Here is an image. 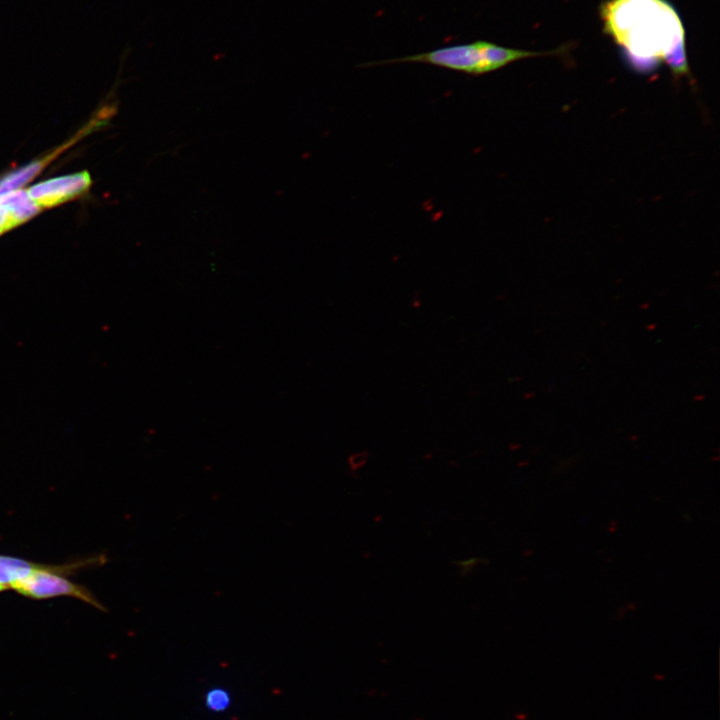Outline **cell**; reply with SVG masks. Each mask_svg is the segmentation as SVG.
Here are the masks:
<instances>
[{
  "mask_svg": "<svg viewBox=\"0 0 720 720\" xmlns=\"http://www.w3.org/2000/svg\"><path fill=\"white\" fill-rule=\"evenodd\" d=\"M553 53L555 52L519 50L504 47L489 41L478 40L472 43L441 47L399 58L369 62L360 66L369 67L396 63H424L467 75L479 76L496 71L518 60Z\"/></svg>",
  "mask_w": 720,
  "mask_h": 720,
  "instance_id": "2",
  "label": "cell"
},
{
  "mask_svg": "<svg viewBox=\"0 0 720 720\" xmlns=\"http://www.w3.org/2000/svg\"><path fill=\"white\" fill-rule=\"evenodd\" d=\"M205 703L209 710L222 712L230 705L229 693L220 687L213 688L207 692Z\"/></svg>",
  "mask_w": 720,
  "mask_h": 720,
  "instance_id": "7",
  "label": "cell"
},
{
  "mask_svg": "<svg viewBox=\"0 0 720 720\" xmlns=\"http://www.w3.org/2000/svg\"><path fill=\"white\" fill-rule=\"evenodd\" d=\"M11 587L20 594L35 599L68 595L81 598L98 606L97 602L84 588L44 568H36L29 576L17 581Z\"/></svg>",
  "mask_w": 720,
  "mask_h": 720,
  "instance_id": "3",
  "label": "cell"
},
{
  "mask_svg": "<svg viewBox=\"0 0 720 720\" xmlns=\"http://www.w3.org/2000/svg\"><path fill=\"white\" fill-rule=\"evenodd\" d=\"M0 207L9 212L16 225L27 221L41 209L25 190H15L0 196Z\"/></svg>",
  "mask_w": 720,
  "mask_h": 720,
  "instance_id": "5",
  "label": "cell"
},
{
  "mask_svg": "<svg viewBox=\"0 0 720 720\" xmlns=\"http://www.w3.org/2000/svg\"><path fill=\"white\" fill-rule=\"evenodd\" d=\"M17 226L7 210L0 207V235Z\"/></svg>",
  "mask_w": 720,
  "mask_h": 720,
  "instance_id": "8",
  "label": "cell"
},
{
  "mask_svg": "<svg viewBox=\"0 0 720 720\" xmlns=\"http://www.w3.org/2000/svg\"><path fill=\"white\" fill-rule=\"evenodd\" d=\"M91 183L90 174L82 171L37 183L27 192L40 208H50L81 195Z\"/></svg>",
  "mask_w": 720,
  "mask_h": 720,
  "instance_id": "4",
  "label": "cell"
},
{
  "mask_svg": "<svg viewBox=\"0 0 720 720\" xmlns=\"http://www.w3.org/2000/svg\"><path fill=\"white\" fill-rule=\"evenodd\" d=\"M5 587L0 585V591L4 590Z\"/></svg>",
  "mask_w": 720,
  "mask_h": 720,
  "instance_id": "10",
  "label": "cell"
},
{
  "mask_svg": "<svg viewBox=\"0 0 720 720\" xmlns=\"http://www.w3.org/2000/svg\"><path fill=\"white\" fill-rule=\"evenodd\" d=\"M37 567L21 559L0 556V585L12 586L29 576Z\"/></svg>",
  "mask_w": 720,
  "mask_h": 720,
  "instance_id": "6",
  "label": "cell"
},
{
  "mask_svg": "<svg viewBox=\"0 0 720 720\" xmlns=\"http://www.w3.org/2000/svg\"><path fill=\"white\" fill-rule=\"evenodd\" d=\"M607 31L631 55L662 58L675 73H687L684 30L663 0H612L603 7Z\"/></svg>",
  "mask_w": 720,
  "mask_h": 720,
  "instance_id": "1",
  "label": "cell"
},
{
  "mask_svg": "<svg viewBox=\"0 0 720 720\" xmlns=\"http://www.w3.org/2000/svg\"><path fill=\"white\" fill-rule=\"evenodd\" d=\"M367 460L366 452H358L350 456L349 465L352 470L360 468Z\"/></svg>",
  "mask_w": 720,
  "mask_h": 720,
  "instance_id": "9",
  "label": "cell"
}]
</instances>
